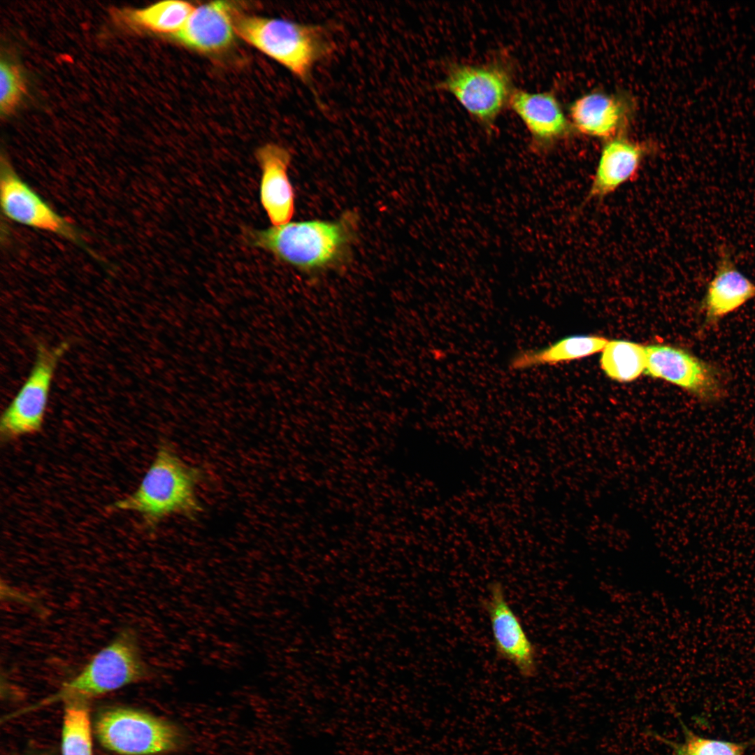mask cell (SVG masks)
<instances>
[{"label":"cell","mask_w":755,"mask_h":755,"mask_svg":"<svg viewBox=\"0 0 755 755\" xmlns=\"http://www.w3.org/2000/svg\"><path fill=\"white\" fill-rule=\"evenodd\" d=\"M203 478L201 468L187 463L172 444L161 442L136 490L108 510L138 514L150 528L173 516L195 519L203 510L196 489Z\"/></svg>","instance_id":"6da1fadb"},{"label":"cell","mask_w":755,"mask_h":755,"mask_svg":"<svg viewBox=\"0 0 755 755\" xmlns=\"http://www.w3.org/2000/svg\"><path fill=\"white\" fill-rule=\"evenodd\" d=\"M352 219L288 222L266 229L246 228L244 238L302 271L324 268L341 257L351 239Z\"/></svg>","instance_id":"7a4b0ae2"},{"label":"cell","mask_w":755,"mask_h":755,"mask_svg":"<svg viewBox=\"0 0 755 755\" xmlns=\"http://www.w3.org/2000/svg\"><path fill=\"white\" fill-rule=\"evenodd\" d=\"M235 32L308 86L315 65L330 55L333 44L324 26L282 19L240 16Z\"/></svg>","instance_id":"3957f363"},{"label":"cell","mask_w":755,"mask_h":755,"mask_svg":"<svg viewBox=\"0 0 755 755\" xmlns=\"http://www.w3.org/2000/svg\"><path fill=\"white\" fill-rule=\"evenodd\" d=\"M148 673L134 631L124 628L56 693L34 705L11 713L7 719L62 701L85 700L101 696L138 682L145 678Z\"/></svg>","instance_id":"277c9868"},{"label":"cell","mask_w":755,"mask_h":755,"mask_svg":"<svg viewBox=\"0 0 755 755\" xmlns=\"http://www.w3.org/2000/svg\"><path fill=\"white\" fill-rule=\"evenodd\" d=\"M512 63L498 57L483 64L450 63L439 88L452 94L482 127L493 129L508 106L514 87Z\"/></svg>","instance_id":"5b68a950"},{"label":"cell","mask_w":755,"mask_h":755,"mask_svg":"<svg viewBox=\"0 0 755 755\" xmlns=\"http://www.w3.org/2000/svg\"><path fill=\"white\" fill-rule=\"evenodd\" d=\"M95 733L106 749L121 755H154L173 752L185 737L175 724L147 712L117 707L96 719Z\"/></svg>","instance_id":"8992f818"},{"label":"cell","mask_w":755,"mask_h":755,"mask_svg":"<svg viewBox=\"0 0 755 755\" xmlns=\"http://www.w3.org/2000/svg\"><path fill=\"white\" fill-rule=\"evenodd\" d=\"M70 346L69 341L55 347L37 343L31 371L1 415V441L15 440L41 430L55 371Z\"/></svg>","instance_id":"52a82bcc"},{"label":"cell","mask_w":755,"mask_h":755,"mask_svg":"<svg viewBox=\"0 0 755 755\" xmlns=\"http://www.w3.org/2000/svg\"><path fill=\"white\" fill-rule=\"evenodd\" d=\"M0 198L3 214L19 224L66 238L98 259L80 231L58 214L15 172L5 156L1 157Z\"/></svg>","instance_id":"ba28073f"},{"label":"cell","mask_w":755,"mask_h":755,"mask_svg":"<svg viewBox=\"0 0 755 755\" xmlns=\"http://www.w3.org/2000/svg\"><path fill=\"white\" fill-rule=\"evenodd\" d=\"M645 349L647 375L674 384L705 403H716L726 396L725 378L714 365L667 345L653 344Z\"/></svg>","instance_id":"9c48e42d"},{"label":"cell","mask_w":755,"mask_h":755,"mask_svg":"<svg viewBox=\"0 0 755 755\" xmlns=\"http://www.w3.org/2000/svg\"><path fill=\"white\" fill-rule=\"evenodd\" d=\"M482 605L489 619L498 656L513 665L522 677H534L538 671L535 648L508 603L500 582L489 584Z\"/></svg>","instance_id":"30bf717a"},{"label":"cell","mask_w":755,"mask_h":755,"mask_svg":"<svg viewBox=\"0 0 755 755\" xmlns=\"http://www.w3.org/2000/svg\"><path fill=\"white\" fill-rule=\"evenodd\" d=\"M508 106L524 124L531 136V145L538 151L551 147L570 131V124L551 92H530L515 88Z\"/></svg>","instance_id":"8fae6325"},{"label":"cell","mask_w":755,"mask_h":755,"mask_svg":"<svg viewBox=\"0 0 755 755\" xmlns=\"http://www.w3.org/2000/svg\"><path fill=\"white\" fill-rule=\"evenodd\" d=\"M256 157L261 170L259 197L273 226L289 222L294 212V194L287 175L289 152L274 143L259 148Z\"/></svg>","instance_id":"7c38bea8"},{"label":"cell","mask_w":755,"mask_h":755,"mask_svg":"<svg viewBox=\"0 0 755 755\" xmlns=\"http://www.w3.org/2000/svg\"><path fill=\"white\" fill-rule=\"evenodd\" d=\"M754 298L755 283L737 268L727 253H723L701 303L704 324L714 326Z\"/></svg>","instance_id":"4fadbf2b"},{"label":"cell","mask_w":755,"mask_h":755,"mask_svg":"<svg viewBox=\"0 0 755 755\" xmlns=\"http://www.w3.org/2000/svg\"><path fill=\"white\" fill-rule=\"evenodd\" d=\"M234 33L231 6L213 1L194 8L184 27L172 36L189 48L217 52L232 43Z\"/></svg>","instance_id":"5bb4252c"},{"label":"cell","mask_w":755,"mask_h":755,"mask_svg":"<svg viewBox=\"0 0 755 755\" xmlns=\"http://www.w3.org/2000/svg\"><path fill=\"white\" fill-rule=\"evenodd\" d=\"M647 151L643 144L621 136L610 139L602 150L588 199L606 196L635 178Z\"/></svg>","instance_id":"9a60e30c"},{"label":"cell","mask_w":755,"mask_h":755,"mask_svg":"<svg viewBox=\"0 0 755 755\" xmlns=\"http://www.w3.org/2000/svg\"><path fill=\"white\" fill-rule=\"evenodd\" d=\"M627 106L620 98L601 92L587 94L570 107L573 125L581 133L613 138L625 123Z\"/></svg>","instance_id":"2e32d148"},{"label":"cell","mask_w":755,"mask_h":755,"mask_svg":"<svg viewBox=\"0 0 755 755\" xmlns=\"http://www.w3.org/2000/svg\"><path fill=\"white\" fill-rule=\"evenodd\" d=\"M607 340L592 336H573L562 338L538 350L521 351L511 359L510 367L522 371L545 364H552L584 357L604 349Z\"/></svg>","instance_id":"e0dca14e"},{"label":"cell","mask_w":755,"mask_h":755,"mask_svg":"<svg viewBox=\"0 0 755 755\" xmlns=\"http://www.w3.org/2000/svg\"><path fill=\"white\" fill-rule=\"evenodd\" d=\"M194 7L185 1H164L124 13L128 23L157 33L173 35L185 25Z\"/></svg>","instance_id":"ac0fdd59"},{"label":"cell","mask_w":755,"mask_h":755,"mask_svg":"<svg viewBox=\"0 0 755 755\" xmlns=\"http://www.w3.org/2000/svg\"><path fill=\"white\" fill-rule=\"evenodd\" d=\"M601 365L605 374L613 380H634L645 370V347L625 340L607 342L603 350Z\"/></svg>","instance_id":"d6986e66"},{"label":"cell","mask_w":755,"mask_h":755,"mask_svg":"<svg viewBox=\"0 0 755 755\" xmlns=\"http://www.w3.org/2000/svg\"><path fill=\"white\" fill-rule=\"evenodd\" d=\"M62 755H92L90 716L84 700L66 702L62 731Z\"/></svg>","instance_id":"ffe728a7"},{"label":"cell","mask_w":755,"mask_h":755,"mask_svg":"<svg viewBox=\"0 0 755 755\" xmlns=\"http://www.w3.org/2000/svg\"><path fill=\"white\" fill-rule=\"evenodd\" d=\"M682 741L668 740L656 733L652 737L672 749L674 755H744L749 743L713 739L698 735L681 720Z\"/></svg>","instance_id":"44dd1931"},{"label":"cell","mask_w":755,"mask_h":755,"mask_svg":"<svg viewBox=\"0 0 755 755\" xmlns=\"http://www.w3.org/2000/svg\"><path fill=\"white\" fill-rule=\"evenodd\" d=\"M26 91L20 69L13 64L1 61L0 65V112L10 114L18 105Z\"/></svg>","instance_id":"7402d4cb"}]
</instances>
